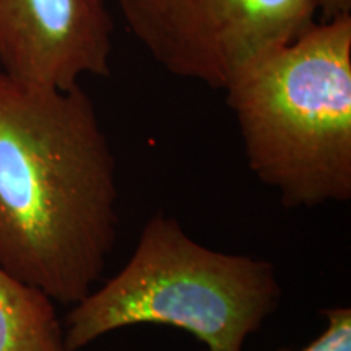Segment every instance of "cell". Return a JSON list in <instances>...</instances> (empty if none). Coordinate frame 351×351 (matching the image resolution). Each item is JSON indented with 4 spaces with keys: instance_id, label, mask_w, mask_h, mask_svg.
I'll return each mask as SVG.
<instances>
[{
    "instance_id": "obj_1",
    "label": "cell",
    "mask_w": 351,
    "mask_h": 351,
    "mask_svg": "<svg viewBox=\"0 0 351 351\" xmlns=\"http://www.w3.org/2000/svg\"><path fill=\"white\" fill-rule=\"evenodd\" d=\"M117 199L116 158L83 88L0 70V270L73 306L114 251Z\"/></svg>"
},
{
    "instance_id": "obj_2",
    "label": "cell",
    "mask_w": 351,
    "mask_h": 351,
    "mask_svg": "<svg viewBox=\"0 0 351 351\" xmlns=\"http://www.w3.org/2000/svg\"><path fill=\"white\" fill-rule=\"evenodd\" d=\"M225 91L249 169L285 207L351 199V15L313 25Z\"/></svg>"
},
{
    "instance_id": "obj_3",
    "label": "cell",
    "mask_w": 351,
    "mask_h": 351,
    "mask_svg": "<svg viewBox=\"0 0 351 351\" xmlns=\"http://www.w3.org/2000/svg\"><path fill=\"white\" fill-rule=\"evenodd\" d=\"M280 301L269 261L215 251L155 213L125 265L69 311L65 343L78 351L119 328L155 324L192 333L208 351H243Z\"/></svg>"
},
{
    "instance_id": "obj_4",
    "label": "cell",
    "mask_w": 351,
    "mask_h": 351,
    "mask_svg": "<svg viewBox=\"0 0 351 351\" xmlns=\"http://www.w3.org/2000/svg\"><path fill=\"white\" fill-rule=\"evenodd\" d=\"M130 33L176 77L225 90L315 25L313 0H117Z\"/></svg>"
},
{
    "instance_id": "obj_5",
    "label": "cell",
    "mask_w": 351,
    "mask_h": 351,
    "mask_svg": "<svg viewBox=\"0 0 351 351\" xmlns=\"http://www.w3.org/2000/svg\"><path fill=\"white\" fill-rule=\"evenodd\" d=\"M108 0H0V67L16 80L67 90L111 73Z\"/></svg>"
},
{
    "instance_id": "obj_6",
    "label": "cell",
    "mask_w": 351,
    "mask_h": 351,
    "mask_svg": "<svg viewBox=\"0 0 351 351\" xmlns=\"http://www.w3.org/2000/svg\"><path fill=\"white\" fill-rule=\"evenodd\" d=\"M56 302L0 270V351H72Z\"/></svg>"
},
{
    "instance_id": "obj_7",
    "label": "cell",
    "mask_w": 351,
    "mask_h": 351,
    "mask_svg": "<svg viewBox=\"0 0 351 351\" xmlns=\"http://www.w3.org/2000/svg\"><path fill=\"white\" fill-rule=\"evenodd\" d=\"M324 315L327 320L324 332L301 351H351V307H330Z\"/></svg>"
},
{
    "instance_id": "obj_8",
    "label": "cell",
    "mask_w": 351,
    "mask_h": 351,
    "mask_svg": "<svg viewBox=\"0 0 351 351\" xmlns=\"http://www.w3.org/2000/svg\"><path fill=\"white\" fill-rule=\"evenodd\" d=\"M317 12L326 13L328 19L351 15V0H313Z\"/></svg>"
}]
</instances>
